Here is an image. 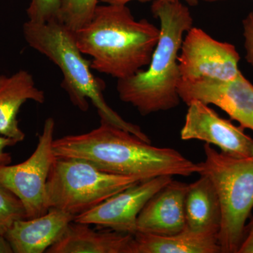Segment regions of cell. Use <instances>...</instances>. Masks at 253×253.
Masks as SVG:
<instances>
[{
    "label": "cell",
    "instance_id": "obj_5",
    "mask_svg": "<svg viewBox=\"0 0 253 253\" xmlns=\"http://www.w3.org/2000/svg\"><path fill=\"white\" fill-rule=\"evenodd\" d=\"M205 161L199 174L212 181L220 201L218 239L221 253H238L253 210V156L235 158L204 146Z\"/></svg>",
    "mask_w": 253,
    "mask_h": 253
},
{
    "label": "cell",
    "instance_id": "obj_24",
    "mask_svg": "<svg viewBox=\"0 0 253 253\" xmlns=\"http://www.w3.org/2000/svg\"><path fill=\"white\" fill-rule=\"evenodd\" d=\"M106 4H126L133 1H139L141 2L149 1H184L190 6H196L199 3V0H101Z\"/></svg>",
    "mask_w": 253,
    "mask_h": 253
},
{
    "label": "cell",
    "instance_id": "obj_13",
    "mask_svg": "<svg viewBox=\"0 0 253 253\" xmlns=\"http://www.w3.org/2000/svg\"><path fill=\"white\" fill-rule=\"evenodd\" d=\"M70 213L50 208L41 217L19 219L4 236L15 253H42L57 242L74 221Z\"/></svg>",
    "mask_w": 253,
    "mask_h": 253
},
{
    "label": "cell",
    "instance_id": "obj_12",
    "mask_svg": "<svg viewBox=\"0 0 253 253\" xmlns=\"http://www.w3.org/2000/svg\"><path fill=\"white\" fill-rule=\"evenodd\" d=\"M188 186L172 179L159 190L139 213L136 232L167 236L182 231L186 226L184 202Z\"/></svg>",
    "mask_w": 253,
    "mask_h": 253
},
{
    "label": "cell",
    "instance_id": "obj_20",
    "mask_svg": "<svg viewBox=\"0 0 253 253\" xmlns=\"http://www.w3.org/2000/svg\"><path fill=\"white\" fill-rule=\"evenodd\" d=\"M60 6V0H31L27 9L28 21L34 23L59 22Z\"/></svg>",
    "mask_w": 253,
    "mask_h": 253
},
{
    "label": "cell",
    "instance_id": "obj_4",
    "mask_svg": "<svg viewBox=\"0 0 253 253\" xmlns=\"http://www.w3.org/2000/svg\"><path fill=\"white\" fill-rule=\"evenodd\" d=\"M28 45L45 56L61 70V86L71 102L82 111L89 109V101L97 110L100 121L109 123L151 143L140 126L127 122L108 105L103 91L106 84L94 77L91 61L84 59L76 44L74 32L59 22L34 23L28 21L23 26Z\"/></svg>",
    "mask_w": 253,
    "mask_h": 253
},
{
    "label": "cell",
    "instance_id": "obj_22",
    "mask_svg": "<svg viewBox=\"0 0 253 253\" xmlns=\"http://www.w3.org/2000/svg\"><path fill=\"white\" fill-rule=\"evenodd\" d=\"M238 253H253V218L249 225L246 226L244 240Z\"/></svg>",
    "mask_w": 253,
    "mask_h": 253
},
{
    "label": "cell",
    "instance_id": "obj_14",
    "mask_svg": "<svg viewBox=\"0 0 253 253\" xmlns=\"http://www.w3.org/2000/svg\"><path fill=\"white\" fill-rule=\"evenodd\" d=\"M45 93L36 86L31 73L20 70L11 76L0 75V135L24 140V132L18 126L20 109L27 101L38 104L45 101Z\"/></svg>",
    "mask_w": 253,
    "mask_h": 253
},
{
    "label": "cell",
    "instance_id": "obj_17",
    "mask_svg": "<svg viewBox=\"0 0 253 253\" xmlns=\"http://www.w3.org/2000/svg\"><path fill=\"white\" fill-rule=\"evenodd\" d=\"M184 211L186 226L191 230L217 234L220 231L221 208L217 191L207 176L200 174L189 184Z\"/></svg>",
    "mask_w": 253,
    "mask_h": 253
},
{
    "label": "cell",
    "instance_id": "obj_25",
    "mask_svg": "<svg viewBox=\"0 0 253 253\" xmlns=\"http://www.w3.org/2000/svg\"><path fill=\"white\" fill-rule=\"evenodd\" d=\"M12 248L4 236L0 235V253H13Z\"/></svg>",
    "mask_w": 253,
    "mask_h": 253
},
{
    "label": "cell",
    "instance_id": "obj_15",
    "mask_svg": "<svg viewBox=\"0 0 253 253\" xmlns=\"http://www.w3.org/2000/svg\"><path fill=\"white\" fill-rule=\"evenodd\" d=\"M134 235L110 231H96L89 224L73 221L47 253H132Z\"/></svg>",
    "mask_w": 253,
    "mask_h": 253
},
{
    "label": "cell",
    "instance_id": "obj_1",
    "mask_svg": "<svg viewBox=\"0 0 253 253\" xmlns=\"http://www.w3.org/2000/svg\"><path fill=\"white\" fill-rule=\"evenodd\" d=\"M53 151L56 157L83 160L105 172L140 181L160 176H189L201 170L199 163L175 149L156 147L101 121L98 127L88 132L54 139Z\"/></svg>",
    "mask_w": 253,
    "mask_h": 253
},
{
    "label": "cell",
    "instance_id": "obj_16",
    "mask_svg": "<svg viewBox=\"0 0 253 253\" xmlns=\"http://www.w3.org/2000/svg\"><path fill=\"white\" fill-rule=\"evenodd\" d=\"M132 253H221L218 234L191 230L167 236L136 232Z\"/></svg>",
    "mask_w": 253,
    "mask_h": 253
},
{
    "label": "cell",
    "instance_id": "obj_10",
    "mask_svg": "<svg viewBox=\"0 0 253 253\" xmlns=\"http://www.w3.org/2000/svg\"><path fill=\"white\" fill-rule=\"evenodd\" d=\"M172 179L171 176H160L141 181L76 216L74 221L134 235L136 220L141 210L154 195Z\"/></svg>",
    "mask_w": 253,
    "mask_h": 253
},
{
    "label": "cell",
    "instance_id": "obj_3",
    "mask_svg": "<svg viewBox=\"0 0 253 253\" xmlns=\"http://www.w3.org/2000/svg\"><path fill=\"white\" fill-rule=\"evenodd\" d=\"M82 54L92 58L91 69L118 80L148 66L160 38V28L136 21L126 4L96 6L91 21L74 32Z\"/></svg>",
    "mask_w": 253,
    "mask_h": 253
},
{
    "label": "cell",
    "instance_id": "obj_26",
    "mask_svg": "<svg viewBox=\"0 0 253 253\" xmlns=\"http://www.w3.org/2000/svg\"><path fill=\"white\" fill-rule=\"evenodd\" d=\"M204 1H207V2H216V1H225V0H203Z\"/></svg>",
    "mask_w": 253,
    "mask_h": 253
},
{
    "label": "cell",
    "instance_id": "obj_9",
    "mask_svg": "<svg viewBox=\"0 0 253 253\" xmlns=\"http://www.w3.org/2000/svg\"><path fill=\"white\" fill-rule=\"evenodd\" d=\"M188 110L180 137L182 140H200L214 145L220 152L235 158L253 156V139L244 127L220 117L209 105L192 100Z\"/></svg>",
    "mask_w": 253,
    "mask_h": 253
},
{
    "label": "cell",
    "instance_id": "obj_21",
    "mask_svg": "<svg viewBox=\"0 0 253 253\" xmlns=\"http://www.w3.org/2000/svg\"><path fill=\"white\" fill-rule=\"evenodd\" d=\"M246 59L253 67V11L243 20Z\"/></svg>",
    "mask_w": 253,
    "mask_h": 253
},
{
    "label": "cell",
    "instance_id": "obj_8",
    "mask_svg": "<svg viewBox=\"0 0 253 253\" xmlns=\"http://www.w3.org/2000/svg\"><path fill=\"white\" fill-rule=\"evenodd\" d=\"M185 36L178 56L181 81H229L241 73L239 54L232 44L218 41L194 26Z\"/></svg>",
    "mask_w": 253,
    "mask_h": 253
},
{
    "label": "cell",
    "instance_id": "obj_11",
    "mask_svg": "<svg viewBox=\"0 0 253 253\" xmlns=\"http://www.w3.org/2000/svg\"><path fill=\"white\" fill-rule=\"evenodd\" d=\"M179 94L186 105L192 100L214 105L240 126L253 131V84L242 73L229 81L206 78L181 81Z\"/></svg>",
    "mask_w": 253,
    "mask_h": 253
},
{
    "label": "cell",
    "instance_id": "obj_7",
    "mask_svg": "<svg viewBox=\"0 0 253 253\" xmlns=\"http://www.w3.org/2000/svg\"><path fill=\"white\" fill-rule=\"evenodd\" d=\"M55 121L48 118L33 154L24 162L9 166L0 164V183L21 201L27 219L41 217L49 211L46 185L55 155L53 141Z\"/></svg>",
    "mask_w": 253,
    "mask_h": 253
},
{
    "label": "cell",
    "instance_id": "obj_6",
    "mask_svg": "<svg viewBox=\"0 0 253 253\" xmlns=\"http://www.w3.org/2000/svg\"><path fill=\"white\" fill-rule=\"evenodd\" d=\"M139 182L100 170L83 160L56 157L46 181V206L76 217Z\"/></svg>",
    "mask_w": 253,
    "mask_h": 253
},
{
    "label": "cell",
    "instance_id": "obj_23",
    "mask_svg": "<svg viewBox=\"0 0 253 253\" xmlns=\"http://www.w3.org/2000/svg\"><path fill=\"white\" fill-rule=\"evenodd\" d=\"M14 139L0 135V164L9 165L11 162V156L9 153L4 152V149L17 144Z\"/></svg>",
    "mask_w": 253,
    "mask_h": 253
},
{
    "label": "cell",
    "instance_id": "obj_19",
    "mask_svg": "<svg viewBox=\"0 0 253 253\" xmlns=\"http://www.w3.org/2000/svg\"><path fill=\"white\" fill-rule=\"evenodd\" d=\"M27 219L24 206L17 196L0 183V235L19 219Z\"/></svg>",
    "mask_w": 253,
    "mask_h": 253
},
{
    "label": "cell",
    "instance_id": "obj_18",
    "mask_svg": "<svg viewBox=\"0 0 253 253\" xmlns=\"http://www.w3.org/2000/svg\"><path fill=\"white\" fill-rule=\"evenodd\" d=\"M59 22L76 32L91 21L99 0H60Z\"/></svg>",
    "mask_w": 253,
    "mask_h": 253
},
{
    "label": "cell",
    "instance_id": "obj_2",
    "mask_svg": "<svg viewBox=\"0 0 253 253\" xmlns=\"http://www.w3.org/2000/svg\"><path fill=\"white\" fill-rule=\"evenodd\" d=\"M151 12L160 21V38L147 69L117 83L121 101L144 116L179 106L178 56L184 35L194 26L189 7L181 1H154Z\"/></svg>",
    "mask_w": 253,
    "mask_h": 253
}]
</instances>
